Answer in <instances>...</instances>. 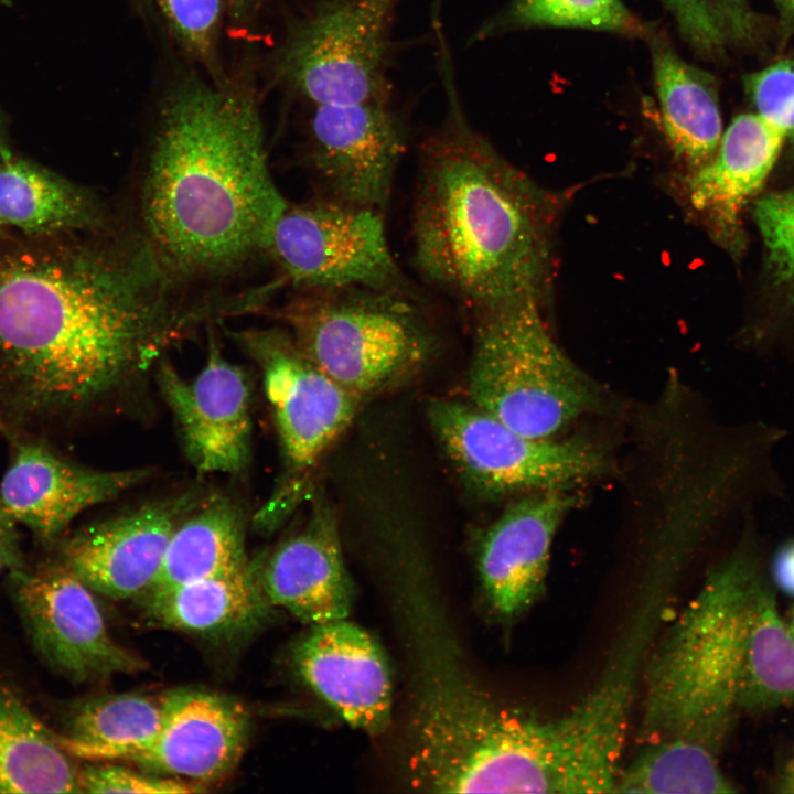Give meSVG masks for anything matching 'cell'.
I'll use <instances>...</instances> for the list:
<instances>
[{
    "mask_svg": "<svg viewBox=\"0 0 794 794\" xmlns=\"http://www.w3.org/2000/svg\"><path fill=\"white\" fill-rule=\"evenodd\" d=\"M0 482V505L46 544L56 541L84 511L143 482L142 469L97 471L79 466L42 441L13 438Z\"/></svg>",
    "mask_w": 794,
    "mask_h": 794,
    "instance_id": "16",
    "label": "cell"
},
{
    "mask_svg": "<svg viewBox=\"0 0 794 794\" xmlns=\"http://www.w3.org/2000/svg\"><path fill=\"white\" fill-rule=\"evenodd\" d=\"M18 525L0 505V575L24 568Z\"/></svg>",
    "mask_w": 794,
    "mask_h": 794,
    "instance_id": "36",
    "label": "cell"
},
{
    "mask_svg": "<svg viewBox=\"0 0 794 794\" xmlns=\"http://www.w3.org/2000/svg\"><path fill=\"white\" fill-rule=\"evenodd\" d=\"M788 786H791V787H792V791H794V776H792V779H791V782H790V785H788Z\"/></svg>",
    "mask_w": 794,
    "mask_h": 794,
    "instance_id": "41",
    "label": "cell"
},
{
    "mask_svg": "<svg viewBox=\"0 0 794 794\" xmlns=\"http://www.w3.org/2000/svg\"><path fill=\"white\" fill-rule=\"evenodd\" d=\"M439 71L448 110L420 151L415 266L474 311L540 302L551 259L549 202L469 124L446 43Z\"/></svg>",
    "mask_w": 794,
    "mask_h": 794,
    "instance_id": "3",
    "label": "cell"
},
{
    "mask_svg": "<svg viewBox=\"0 0 794 794\" xmlns=\"http://www.w3.org/2000/svg\"><path fill=\"white\" fill-rule=\"evenodd\" d=\"M782 9L792 17H794V0H777Z\"/></svg>",
    "mask_w": 794,
    "mask_h": 794,
    "instance_id": "39",
    "label": "cell"
},
{
    "mask_svg": "<svg viewBox=\"0 0 794 794\" xmlns=\"http://www.w3.org/2000/svg\"><path fill=\"white\" fill-rule=\"evenodd\" d=\"M794 701V635L782 621L761 576L752 588L740 672L738 707L768 710Z\"/></svg>",
    "mask_w": 794,
    "mask_h": 794,
    "instance_id": "28",
    "label": "cell"
},
{
    "mask_svg": "<svg viewBox=\"0 0 794 794\" xmlns=\"http://www.w3.org/2000/svg\"><path fill=\"white\" fill-rule=\"evenodd\" d=\"M272 605L248 565L146 594V613L159 626L205 637H232L257 627Z\"/></svg>",
    "mask_w": 794,
    "mask_h": 794,
    "instance_id": "23",
    "label": "cell"
},
{
    "mask_svg": "<svg viewBox=\"0 0 794 794\" xmlns=\"http://www.w3.org/2000/svg\"><path fill=\"white\" fill-rule=\"evenodd\" d=\"M382 212L322 195L288 203L267 257L297 290L405 288Z\"/></svg>",
    "mask_w": 794,
    "mask_h": 794,
    "instance_id": "10",
    "label": "cell"
},
{
    "mask_svg": "<svg viewBox=\"0 0 794 794\" xmlns=\"http://www.w3.org/2000/svg\"><path fill=\"white\" fill-rule=\"evenodd\" d=\"M249 730V713L236 699L210 690L176 689L162 697L154 741L131 762L200 785L217 782L238 765Z\"/></svg>",
    "mask_w": 794,
    "mask_h": 794,
    "instance_id": "18",
    "label": "cell"
},
{
    "mask_svg": "<svg viewBox=\"0 0 794 794\" xmlns=\"http://www.w3.org/2000/svg\"><path fill=\"white\" fill-rule=\"evenodd\" d=\"M206 314L126 221L0 249V418L87 406L163 357Z\"/></svg>",
    "mask_w": 794,
    "mask_h": 794,
    "instance_id": "1",
    "label": "cell"
},
{
    "mask_svg": "<svg viewBox=\"0 0 794 794\" xmlns=\"http://www.w3.org/2000/svg\"><path fill=\"white\" fill-rule=\"evenodd\" d=\"M754 216L770 261L794 289V185L761 198Z\"/></svg>",
    "mask_w": 794,
    "mask_h": 794,
    "instance_id": "33",
    "label": "cell"
},
{
    "mask_svg": "<svg viewBox=\"0 0 794 794\" xmlns=\"http://www.w3.org/2000/svg\"><path fill=\"white\" fill-rule=\"evenodd\" d=\"M271 175L256 97L238 83L179 78L138 168L132 227L183 293L267 257L288 206Z\"/></svg>",
    "mask_w": 794,
    "mask_h": 794,
    "instance_id": "2",
    "label": "cell"
},
{
    "mask_svg": "<svg viewBox=\"0 0 794 794\" xmlns=\"http://www.w3.org/2000/svg\"><path fill=\"white\" fill-rule=\"evenodd\" d=\"M246 565L240 512L225 498H213L197 504L175 527L147 593L223 575Z\"/></svg>",
    "mask_w": 794,
    "mask_h": 794,
    "instance_id": "27",
    "label": "cell"
},
{
    "mask_svg": "<svg viewBox=\"0 0 794 794\" xmlns=\"http://www.w3.org/2000/svg\"><path fill=\"white\" fill-rule=\"evenodd\" d=\"M305 161L322 196L383 211L405 150V129L389 100L315 105Z\"/></svg>",
    "mask_w": 794,
    "mask_h": 794,
    "instance_id": "12",
    "label": "cell"
},
{
    "mask_svg": "<svg viewBox=\"0 0 794 794\" xmlns=\"http://www.w3.org/2000/svg\"><path fill=\"white\" fill-rule=\"evenodd\" d=\"M82 793L190 794L205 792L200 784L112 764H87L79 769Z\"/></svg>",
    "mask_w": 794,
    "mask_h": 794,
    "instance_id": "34",
    "label": "cell"
},
{
    "mask_svg": "<svg viewBox=\"0 0 794 794\" xmlns=\"http://www.w3.org/2000/svg\"><path fill=\"white\" fill-rule=\"evenodd\" d=\"M772 576L777 588L794 597V539L781 546L773 558Z\"/></svg>",
    "mask_w": 794,
    "mask_h": 794,
    "instance_id": "37",
    "label": "cell"
},
{
    "mask_svg": "<svg viewBox=\"0 0 794 794\" xmlns=\"http://www.w3.org/2000/svg\"><path fill=\"white\" fill-rule=\"evenodd\" d=\"M162 719V698L141 693L104 694L74 705L57 733L73 758L132 761L154 741Z\"/></svg>",
    "mask_w": 794,
    "mask_h": 794,
    "instance_id": "26",
    "label": "cell"
},
{
    "mask_svg": "<svg viewBox=\"0 0 794 794\" xmlns=\"http://www.w3.org/2000/svg\"><path fill=\"white\" fill-rule=\"evenodd\" d=\"M648 747L621 769L613 793H731V783L717 753L685 738H669Z\"/></svg>",
    "mask_w": 794,
    "mask_h": 794,
    "instance_id": "29",
    "label": "cell"
},
{
    "mask_svg": "<svg viewBox=\"0 0 794 794\" xmlns=\"http://www.w3.org/2000/svg\"><path fill=\"white\" fill-rule=\"evenodd\" d=\"M790 630H791V632H792L793 635H794V609H793L792 623H791V629H790Z\"/></svg>",
    "mask_w": 794,
    "mask_h": 794,
    "instance_id": "40",
    "label": "cell"
},
{
    "mask_svg": "<svg viewBox=\"0 0 794 794\" xmlns=\"http://www.w3.org/2000/svg\"><path fill=\"white\" fill-rule=\"evenodd\" d=\"M399 0H319L277 54L276 78L315 105L389 100L390 26Z\"/></svg>",
    "mask_w": 794,
    "mask_h": 794,
    "instance_id": "8",
    "label": "cell"
},
{
    "mask_svg": "<svg viewBox=\"0 0 794 794\" xmlns=\"http://www.w3.org/2000/svg\"><path fill=\"white\" fill-rule=\"evenodd\" d=\"M0 793H82L79 769L10 687L0 684Z\"/></svg>",
    "mask_w": 794,
    "mask_h": 794,
    "instance_id": "25",
    "label": "cell"
},
{
    "mask_svg": "<svg viewBox=\"0 0 794 794\" xmlns=\"http://www.w3.org/2000/svg\"><path fill=\"white\" fill-rule=\"evenodd\" d=\"M655 626L634 618L598 684L557 718V794L613 793L637 677Z\"/></svg>",
    "mask_w": 794,
    "mask_h": 794,
    "instance_id": "13",
    "label": "cell"
},
{
    "mask_svg": "<svg viewBox=\"0 0 794 794\" xmlns=\"http://www.w3.org/2000/svg\"><path fill=\"white\" fill-rule=\"evenodd\" d=\"M292 661L302 682L351 727L369 736L386 730L390 672L380 646L362 627L347 619L311 625Z\"/></svg>",
    "mask_w": 794,
    "mask_h": 794,
    "instance_id": "17",
    "label": "cell"
},
{
    "mask_svg": "<svg viewBox=\"0 0 794 794\" xmlns=\"http://www.w3.org/2000/svg\"><path fill=\"white\" fill-rule=\"evenodd\" d=\"M428 417L458 471L494 496L571 490L608 468L596 444L525 436L470 401L432 400Z\"/></svg>",
    "mask_w": 794,
    "mask_h": 794,
    "instance_id": "9",
    "label": "cell"
},
{
    "mask_svg": "<svg viewBox=\"0 0 794 794\" xmlns=\"http://www.w3.org/2000/svg\"><path fill=\"white\" fill-rule=\"evenodd\" d=\"M759 576L747 551L731 555L655 648L645 675L644 741L685 738L718 754L739 709L748 609Z\"/></svg>",
    "mask_w": 794,
    "mask_h": 794,
    "instance_id": "4",
    "label": "cell"
},
{
    "mask_svg": "<svg viewBox=\"0 0 794 794\" xmlns=\"http://www.w3.org/2000/svg\"><path fill=\"white\" fill-rule=\"evenodd\" d=\"M683 42L699 57L713 60L748 28L745 0H658Z\"/></svg>",
    "mask_w": 794,
    "mask_h": 794,
    "instance_id": "31",
    "label": "cell"
},
{
    "mask_svg": "<svg viewBox=\"0 0 794 794\" xmlns=\"http://www.w3.org/2000/svg\"><path fill=\"white\" fill-rule=\"evenodd\" d=\"M786 139L758 112L740 114L722 131L711 159L691 170L689 203L722 240H737L741 213L768 179Z\"/></svg>",
    "mask_w": 794,
    "mask_h": 794,
    "instance_id": "21",
    "label": "cell"
},
{
    "mask_svg": "<svg viewBox=\"0 0 794 794\" xmlns=\"http://www.w3.org/2000/svg\"><path fill=\"white\" fill-rule=\"evenodd\" d=\"M257 0H225L227 13L232 19L242 21L253 10Z\"/></svg>",
    "mask_w": 794,
    "mask_h": 794,
    "instance_id": "38",
    "label": "cell"
},
{
    "mask_svg": "<svg viewBox=\"0 0 794 794\" xmlns=\"http://www.w3.org/2000/svg\"><path fill=\"white\" fill-rule=\"evenodd\" d=\"M232 336L261 372L280 443L279 481L253 519L257 529L268 533L301 500L312 470L352 422L362 400L311 363L289 332L247 329Z\"/></svg>",
    "mask_w": 794,
    "mask_h": 794,
    "instance_id": "7",
    "label": "cell"
},
{
    "mask_svg": "<svg viewBox=\"0 0 794 794\" xmlns=\"http://www.w3.org/2000/svg\"><path fill=\"white\" fill-rule=\"evenodd\" d=\"M745 87L755 112L794 140V61H780L749 75Z\"/></svg>",
    "mask_w": 794,
    "mask_h": 794,
    "instance_id": "35",
    "label": "cell"
},
{
    "mask_svg": "<svg viewBox=\"0 0 794 794\" xmlns=\"http://www.w3.org/2000/svg\"><path fill=\"white\" fill-rule=\"evenodd\" d=\"M647 23L623 0H509L472 40L533 29H578L643 41Z\"/></svg>",
    "mask_w": 794,
    "mask_h": 794,
    "instance_id": "30",
    "label": "cell"
},
{
    "mask_svg": "<svg viewBox=\"0 0 794 794\" xmlns=\"http://www.w3.org/2000/svg\"><path fill=\"white\" fill-rule=\"evenodd\" d=\"M278 316L309 361L361 400L431 347L422 308L406 288L298 290Z\"/></svg>",
    "mask_w": 794,
    "mask_h": 794,
    "instance_id": "6",
    "label": "cell"
},
{
    "mask_svg": "<svg viewBox=\"0 0 794 794\" xmlns=\"http://www.w3.org/2000/svg\"><path fill=\"white\" fill-rule=\"evenodd\" d=\"M643 41L664 136L675 157L697 169L711 159L723 131L716 78L687 62L659 23L648 21Z\"/></svg>",
    "mask_w": 794,
    "mask_h": 794,
    "instance_id": "22",
    "label": "cell"
},
{
    "mask_svg": "<svg viewBox=\"0 0 794 794\" xmlns=\"http://www.w3.org/2000/svg\"><path fill=\"white\" fill-rule=\"evenodd\" d=\"M10 573L11 597L29 639L53 670L83 683L148 667L112 637L94 591L61 560Z\"/></svg>",
    "mask_w": 794,
    "mask_h": 794,
    "instance_id": "11",
    "label": "cell"
},
{
    "mask_svg": "<svg viewBox=\"0 0 794 794\" xmlns=\"http://www.w3.org/2000/svg\"><path fill=\"white\" fill-rule=\"evenodd\" d=\"M169 34L208 73L223 79L218 41L225 0H146Z\"/></svg>",
    "mask_w": 794,
    "mask_h": 794,
    "instance_id": "32",
    "label": "cell"
},
{
    "mask_svg": "<svg viewBox=\"0 0 794 794\" xmlns=\"http://www.w3.org/2000/svg\"><path fill=\"white\" fill-rule=\"evenodd\" d=\"M112 218L86 189L28 161L0 158V230L55 237Z\"/></svg>",
    "mask_w": 794,
    "mask_h": 794,
    "instance_id": "24",
    "label": "cell"
},
{
    "mask_svg": "<svg viewBox=\"0 0 794 794\" xmlns=\"http://www.w3.org/2000/svg\"><path fill=\"white\" fill-rule=\"evenodd\" d=\"M540 302L474 311L470 403L532 438H551L601 404L599 386L560 348Z\"/></svg>",
    "mask_w": 794,
    "mask_h": 794,
    "instance_id": "5",
    "label": "cell"
},
{
    "mask_svg": "<svg viewBox=\"0 0 794 794\" xmlns=\"http://www.w3.org/2000/svg\"><path fill=\"white\" fill-rule=\"evenodd\" d=\"M576 502L570 490L528 493L489 527L480 546L479 571L501 616H517L537 599L555 535Z\"/></svg>",
    "mask_w": 794,
    "mask_h": 794,
    "instance_id": "19",
    "label": "cell"
},
{
    "mask_svg": "<svg viewBox=\"0 0 794 794\" xmlns=\"http://www.w3.org/2000/svg\"><path fill=\"white\" fill-rule=\"evenodd\" d=\"M269 603L311 625L347 619L353 587L332 513L318 505L257 569Z\"/></svg>",
    "mask_w": 794,
    "mask_h": 794,
    "instance_id": "20",
    "label": "cell"
},
{
    "mask_svg": "<svg viewBox=\"0 0 794 794\" xmlns=\"http://www.w3.org/2000/svg\"><path fill=\"white\" fill-rule=\"evenodd\" d=\"M159 387L185 453L201 473H238L250 459L251 394L244 369L229 362L210 330L205 364L192 379L162 358Z\"/></svg>",
    "mask_w": 794,
    "mask_h": 794,
    "instance_id": "14",
    "label": "cell"
},
{
    "mask_svg": "<svg viewBox=\"0 0 794 794\" xmlns=\"http://www.w3.org/2000/svg\"><path fill=\"white\" fill-rule=\"evenodd\" d=\"M196 505L195 495L186 493L86 526L61 541L60 560L104 597L146 594L172 533Z\"/></svg>",
    "mask_w": 794,
    "mask_h": 794,
    "instance_id": "15",
    "label": "cell"
}]
</instances>
